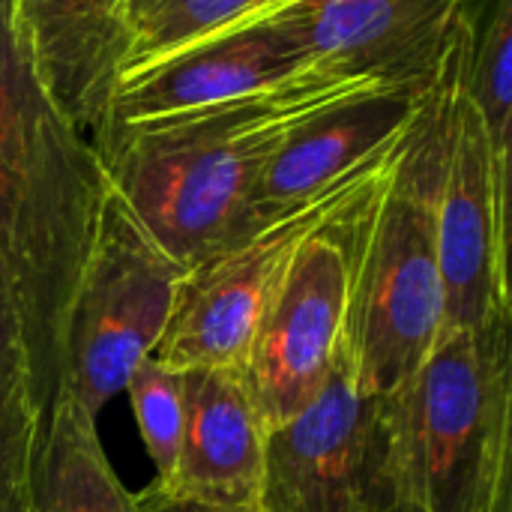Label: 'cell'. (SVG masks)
Returning a JSON list of instances; mask_svg holds the SVG:
<instances>
[{"label": "cell", "instance_id": "d6986e66", "mask_svg": "<svg viewBox=\"0 0 512 512\" xmlns=\"http://www.w3.org/2000/svg\"><path fill=\"white\" fill-rule=\"evenodd\" d=\"M126 393L132 399L147 456L156 465V483H165L177 465L183 435V372L150 354L132 372Z\"/></svg>", "mask_w": 512, "mask_h": 512}, {"label": "cell", "instance_id": "ffe728a7", "mask_svg": "<svg viewBox=\"0 0 512 512\" xmlns=\"http://www.w3.org/2000/svg\"><path fill=\"white\" fill-rule=\"evenodd\" d=\"M138 512H261L258 507H234V504H210V501H195V498H180L156 483H150L141 495H135Z\"/></svg>", "mask_w": 512, "mask_h": 512}, {"label": "cell", "instance_id": "3957f363", "mask_svg": "<svg viewBox=\"0 0 512 512\" xmlns=\"http://www.w3.org/2000/svg\"><path fill=\"white\" fill-rule=\"evenodd\" d=\"M512 315L447 327L378 399L384 512H512Z\"/></svg>", "mask_w": 512, "mask_h": 512}, {"label": "cell", "instance_id": "e0dca14e", "mask_svg": "<svg viewBox=\"0 0 512 512\" xmlns=\"http://www.w3.org/2000/svg\"><path fill=\"white\" fill-rule=\"evenodd\" d=\"M465 81L489 135L492 159L510 174L512 0H468Z\"/></svg>", "mask_w": 512, "mask_h": 512}, {"label": "cell", "instance_id": "ac0fdd59", "mask_svg": "<svg viewBox=\"0 0 512 512\" xmlns=\"http://www.w3.org/2000/svg\"><path fill=\"white\" fill-rule=\"evenodd\" d=\"M267 3L270 0H123L129 24L126 69L213 36Z\"/></svg>", "mask_w": 512, "mask_h": 512}, {"label": "cell", "instance_id": "5bb4252c", "mask_svg": "<svg viewBox=\"0 0 512 512\" xmlns=\"http://www.w3.org/2000/svg\"><path fill=\"white\" fill-rule=\"evenodd\" d=\"M267 426L240 366L183 372V435L171 477L159 489L234 507H258Z\"/></svg>", "mask_w": 512, "mask_h": 512}, {"label": "cell", "instance_id": "ba28073f", "mask_svg": "<svg viewBox=\"0 0 512 512\" xmlns=\"http://www.w3.org/2000/svg\"><path fill=\"white\" fill-rule=\"evenodd\" d=\"M468 9L444 54L447 138L438 192V261L447 294V327H480L512 315L510 174L492 159L489 135L468 96Z\"/></svg>", "mask_w": 512, "mask_h": 512}, {"label": "cell", "instance_id": "5b68a950", "mask_svg": "<svg viewBox=\"0 0 512 512\" xmlns=\"http://www.w3.org/2000/svg\"><path fill=\"white\" fill-rule=\"evenodd\" d=\"M396 150L348 204L306 237L246 348L240 369L267 432L312 405L336 369L369 207Z\"/></svg>", "mask_w": 512, "mask_h": 512}, {"label": "cell", "instance_id": "7a4b0ae2", "mask_svg": "<svg viewBox=\"0 0 512 512\" xmlns=\"http://www.w3.org/2000/svg\"><path fill=\"white\" fill-rule=\"evenodd\" d=\"M372 84L381 81L315 69L246 99L114 126L96 150L114 195L189 270L246 231L249 198L285 135Z\"/></svg>", "mask_w": 512, "mask_h": 512}, {"label": "cell", "instance_id": "277c9868", "mask_svg": "<svg viewBox=\"0 0 512 512\" xmlns=\"http://www.w3.org/2000/svg\"><path fill=\"white\" fill-rule=\"evenodd\" d=\"M444 63V60H441ZM447 138V84L438 69L369 207L339 363L363 396H384L411 378L447 330L438 261V192Z\"/></svg>", "mask_w": 512, "mask_h": 512}, {"label": "cell", "instance_id": "7c38bea8", "mask_svg": "<svg viewBox=\"0 0 512 512\" xmlns=\"http://www.w3.org/2000/svg\"><path fill=\"white\" fill-rule=\"evenodd\" d=\"M432 87L435 81L372 84L297 123L270 156L249 198L246 231L276 219L300 201H309L399 144L417 120Z\"/></svg>", "mask_w": 512, "mask_h": 512}, {"label": "cell", "instance_id": "52a82bcc", "mask_svg": "<svg viewBox=\"0 0 512 512\" xmlns=\"http://www.w3.org/2000/svg\"><path fill=\"white\" fill-rule=\"evenodd\" d=\"M396 147L399 144L369 159L330 189L240 234L189 267L180 279L168 330L153 357L177 372L201 366H240L306 237L318 231L342 204H348Z\"/></svg>", "mask_w": 512, "mask_h": 512}, {"label": "cell", "instance_id": "30bf717a", "mask_svg": "<svg viewBox=\"0 0 512 512\" xmlns=\"http://www.w3.org/2000/svg\"><path fill=\"white\" fill-rule=\"evenodd\" d=\"M315 69L324 66H318L261 6L213 36L183 45L165 57L129 66L114 87L102 132L246 99Z\"/></svg>", "mask_w": 512, "mask_h": 512}, {"label": "cell", "instance_id": "8992f818", "mask_svg": "<svg viewBox=\"0 0 512 512\" xmlns=\"http://www.w3.org/2000/svg\"><path fill=\"white\" fill-rule=\"evenodd\" d=\"M183 273L108 189L72 300L63 381L93 417L159 348Z\"/></svg>", "mask_w": 512, "mask_h": 512}, {"label": "cell", "instance_id": "6da1fadb", "mask_svg": "<svg viewBox=\"0 0 512 512\" xmlns=\"http://www.w3.org/2000/svg\"><path fill=\"white\" fill-rule=\"evenodd\" d=\"M96 144L57 108L0 0V273L48 417L66 381L69 315L108 198Z\"/></svg>", "mask_w": 512, "mask_h": 512}, {"label": "cell", "instance_id": "8fae6325", "mask_svg": "<svg viewBox=\"0 0 512 512\" xmlns=\"http://www.w3.org/2000/svg\"><path fill=\"white\" fill-rule=\"evenodd\" d=\"M264 9L336 75L429 84L468 0H270Z\"/></svg>", "mask_w": 512, "mask_h": 512}, {"label": "cell", "instance_id": "9c48e42d", "mask_svg": "<svg viewBox=\"0 0 512 512\" xmlns=\"http://www.w3.org/2000/svg\"><path fill=\"white\" fill-rule=\"evenodd\" d=\"M261 512H384L378 399L342 363L318 399L264 441Z\"/></svg>", "mask_w": 512, "mask_h": 512}, {"label": "cell", "instance_id": "2e32d148", "mask_svg": "<svg viewBox=\"0 0 512 512\" xmlns=\"http://www.w3.org/2000/svg\"><path fill=\"white\" fill-rule=\"evenodd\" d=\"M45 411L21 315L0 273V512H36V462Z\"/></svg>", "mask_w": 512, "mask_h": 512}, {"label": "cell", "instance_id": "4fadbf2b", "mask_svg": "<svg viewBox=\"0 0 512 512\" xmlns=\"http://www.w3.org/2000/svg\"><path fill=\"white\" fill-rule=\"evenodd\" d=\"M12 15L42 87L96 144L129 63L123 0H12Z\"/></svg>", "mask_w": 512, "mask_h": 512}, {"label": "cell", "instance_id": "9a60e30c", "mask_svg": "<svg viewBox=\"0 0 512 512\" xmlns=\"http://www.w3.org/2000/svg\"><path fill=\"white\" fill-rule=\"evenodd\" d=\"M36 512H138L102 450L96 417L69 384H60L45 417L36 462Z\"/></svg>", "mask_w": 512, "mask_h": 512}]
</instances>
